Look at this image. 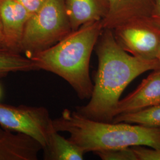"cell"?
<instances>
[{
	"instance_id": "6da1fadb",
	"label": "cell",
	"mask_w": 160,
	"mask_h": 160,
	"mask_svg": "<svg viewBox=\"0 0 160 160\" xmlns=\"http://www.w3.org/2000/svg\"><path fill=\"white\" fill-rule=\"evenodd\" d=\"M98 68L90 101L75 111L87 119L112 122L123 92L143 73L160 68L157 59H145L124 51L114 39L112 30L103 29L94 48Z\"/></svg>"
},
{
	"instance_id": "2e32d148",
	"label": "cell",
	"mask_w": 160,
	"mask_h": 160,
	"mask_svg": "<svg viewBox=\"0 0 160 160\" xmlns=\"http://www.w3.org/2000/svg\"><path fill=\"white\" fill-rule=\"evenodd\" d=\"M138 160H160V147L152 148L145 146L132 147Z\"/></svg>"
},
{
	"instance_id": "9c48e42d",
	"label": "cell",
	"mask_w": 160,
	"mask_h": 160,
	"mask_svg": "<svg viewBox=\"0 0 160 160\" xmlns=\"http://www.w3.org/2000/svg\"><path fill=\"white\" fill-rule=\"evenodd\" d=\"M43 147L33 138L0 128V160H37Z\"/></svg>"
},
{
	"instance_id": "ffe728a7",
	"label": "cell",
	"mask_w": 160,
	"mask_h": 160,
	"mask_svg": "<svg viewBox=\"0 0 160 160\" xmlns=\"http://www.w3.org/2000/svg\"><path fill=\"white\" fill-rule=\"evenodd\" d=\"M157 60L158 61V62H159V64H160V68L159 69H160V48H159V50H158V52L157 56Z\"/></svg>"
},
{
	"instance_id": "30bf717a",
	"label": "cell",
	"mask_w": 160,
	"mask_h": 160,
	"mask_svg": "<svg viewBox=\"0 0 160 160\" xmlns=\"http://www.w3.org/2000/svg\"><path fill=\"white\" fill-rule=\"evenodd\" d=\"M109 12L103 20V29L113 30L132 20L151 17L154 0H108Z\"/></svg>"
},
{
	"instance_id": "8fae6325",
	"label": "cell",
	"mask_w": 160,
	"mask_h": 160,
	"mask_svg": "<svg viewBox=\"0 0 160 160\" xmlns=\"http://www.w3.org/2000/svg\"><path fill=\"white\" fill-rule=\"evenodd\" d=\"M72 31L87 23L103 20L109 12L108 0H65Z\"/></svg>"
},
{
	"instance_id": "9a60e30c",
	"label": "cell",
	"mask_w": 160,
	"mask_h": 160,
	"mask_svg": "<svg viewBox=\"0 0 160 160\" xmlns=\"http://www.w3.org/2000/svg\"><path fill=\"white\" fill-rule=\"evenodd\" d=\"M94 154L103 160H138L137 155L132 147L99 151Z\"/></svg>"
},
{
	"instance_id": "ba28073f",
	"label": "cell",
	"mask_w": 160,
	"mask_h": 160,
	"mask_svg": "<svg viewBox=\"0 0 160 160\" xmlns=\"http://www.w3.org/2000/svg\"><path fill=\"white\" fill-rule=\"evenodd\" d=\"M30 16L16 0H0V22L8 49L20 53L24 29Z\"/></svg>"
},
{
	"instance_id": "ac0fdd59",
	"label": "cell",
	"mask_w": 160,
	"mask_h": 160,
	"mask_svg": "<svg viewBox=\"0 0 160 160\" xmlns=\"http://www.w3.org/2000/svg\"><path fill=\"white\" fill-rule=\"evenodd\" d=\"M150 18L160 28V0H154V7Z\"/></svg>"
},
{
	"instance_id": "3957f363",
	"label": "cell",
	"mask_w": 160,
	"mask_h": 160,
	"mask_svg": "<svg viewBox=\"0 0 160 160\" xmlns=\"http://www.w3.org/2000/svg\"><path fill=\"white\" fill-rule=\"evenodd\" d=\"M103 29L102 21L86 24L30 59L38 70L50 72L65 80L80 99H89L93 90L90 59Z\"/></svg>"
},
{
	"instance_id": "8992f818",
	"label": "cell",
	"mask_w": 160,
	"mask_h": 160,
	"mask_svg": "<svg viewBox=\"0 0 160 160\" xmlns=\"http://www.w3.org/2000/svg\"><path fill=\"white\" fill-rule=\"evenodd\" d=\"M118 44L136 57L155 59L160 46V28L150 17L138 18L112 30Z\"/></svg>"
},
{
	"instance_id": "277c9868",
	"label": "cell",
	"mask_w": 160,
	"mask_h": 160,
	"mask_svg": "<svg viewBox=\"0 0 160 160\" xmlns=\"http://www.w3.org/2000/svg\"><path fill=\"white\" fill-rule=\"evenodd\" d=\"M72 32L65 0H48L29 17L20 45V52L29 59L57 44Z\"/></svg>"
},
{
	"instance_id": "44dd1931",
	"label": "cell",
	"mask_w": 160,
	"mask_h": 160,
	"mask_svg": "<svg viewBox=\"0 0 160 160\" xmlns=\"http://www.w3.org/2000/svg\"><path fill=\"white\" fill-rule=\"evenodd\" d=\"M1 96H2V90H1V87L0 86V98L1 97Z\"/></svg>"
},
{
	"instance_id": "52a82bcc",
	"label": "cell",
	"mask_w": 160,
	"mask_h": 160,
	"mask_svg": "<svg viewBox=\"0 0 160 160\" xmlns=\"http://www.w3.org/2000/svg\"><path fill=\"white\" fill-rule=\"evenodd\" d=\"M158 104H160V69L154 70L133 92L119 101L114 117Z\"/></svg>"
},
{
	"instance_id": "5bb4252c",
	"label": "cell",
	"mask_w": 160,
	"mask_h": 160,
	"mask_svg": "<svg viewBox=\"0 0 160 160\" xmlns=\"http://www.w3.org/2000/svg\"><path fill=\"white\" fill-rule=\"evenodd\" d=\"M112 122H125L160 128V104L137 112L118 115L114 117Z\"/></svg>"
},
{
	"instance_id": "d6986e66",
	"label": "cell",
	"mask_w": 160,
	"mask_h": 160,
	"mask_svg": "<svg viewBox=\"0 0 160 160\" xmlns=\"http://www.w3.org/2000/svg\"><path fill=\"white\" fill-rule=\"evenodd\" d=\"M0 48H7L8 49V48L7 47V45H6L5 39H4V34H3L1 22H0Z\"/></svg>"
},
{
	"instance_id": "4fadbf2b",
	"label": "cell",
	"mask_w": 160,
	"mask_h": 160,
	"mask_svg": "<svg viewBox=\"0 0 160 160\" xmlns=\"http://www.w3.org/2000/svg\"><path fill=\"white\" fill-rule=\"evenodd\" d=\"M34 62L22 53L0 48V78L10 73L37 71Z\"/></svg>"
},
{
	"instance_id": "7a4b0ae2",
	"label": "cell",
	"mask_w": 160,
	"mask_h": 160,
	"mask_svg": "<svg viewBox=\"0 0 160 160\" xmlns=\"http://www.w3.org/2000/svg\"><path fill=\"white\" fill-rule=\"evenodd\" d=\"M52 123L57 131L68 132L69 139L85 153L135 146L160 147L159 128L92 120L68 109Z\"/></svg>"
},
{
	"instance_id": "7c38bea8",
	"label": "cell",
	"mask_w": 160,
	"mask_h": 160,
	"mask_svg": "<svg viewBox=\"0 0 160 160\" xmlns=\"http://www.w3.org/2000/svg\"><path fill=\"white\" fill-rule=\"evenodd\" d=\"M43 151L45 160H82L85 152L69 138L53 129L49 134Z\"/></svg>"
},
{
	"instance_id": "e0dca14e",
	"label": "cell",
	"mask_w": 160,
	"mask_h": 160,
	"mask_svg": "<svg viewBox=\"0 0 160 160\" xmlns=\"http://www.w3.org/2000/svg\"><path fill=\"white\" fill-rule=\"evenodd\" d=\"M27 10L32 16L42 7L48 0H16Z\"/></svg>"
},
{
	"instance_id": "5b68a950",
	"label": "cell",
	"mask_w": 160,
	"mask_h": 160,
	"mask_svg": "<svg viewBox=\"0 0 160 160\" xmlns=\"http://www.w3.org/2000/svg\"><path fill=\"white\" fill-rule=\"evenodd\" d=\"M52 120L48 109L42 106H16L0 103V126L33 138L43 148L54 129Z\"/></svg>"
}]
</instances>
